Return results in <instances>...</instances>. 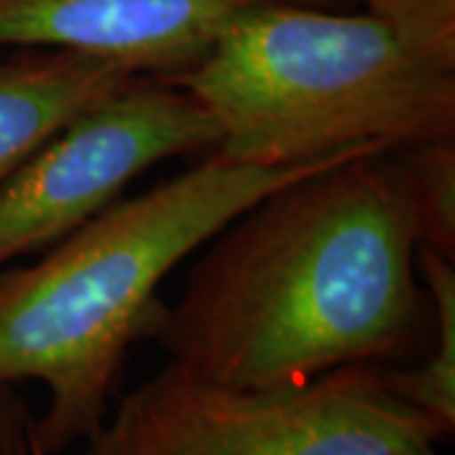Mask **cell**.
Returning a JSON list of instances; mask_svg holds the SVG:
<instances>
[{
    "mask_svg": "<svg viewBox=\"0 0 455 455\" xmlns=\"http://www.w3.org/2000/svg\"><path fill=\"white\" fill-rule=\"evenodd\" d=\"M418 223L395 152L296 178L203 245L152 339L212 382L271 390L352 367H405L433 344Z\"/></svg>",
    "mask_w": 455,
    "mask_h": 455,
    "instance_id": "cell-1",
    "label": "cell"
},
{
    "mask_svg": "<svg viewBox=\"0 0 455 455\" xmlns=\"http://www.w3.org/2000/svg\"><path fill=\"white\" fill-rule=\"evenodd\" d=\"M372 155V152H370ZM230 163L208 152L71 230L23 268H0V387L41 382L49 410L33 423L44 453L82 445L107 420L132 347L152 339L160 286L256 200L319 167Z\"/></svg>",
    "mask_w": 455,
    "mask_h": 455,
    "instance_id": "cell-2",
    "label": "cell"
},
{
    "mask_svg": "<svg viewBox=\"0 0 455 455\" xmlns=\"http://www.w3.org/2000/svg\"><path fill=\"white\" fill-rule=\"evenodd\" d=\"M167 82L208 109L212 152L230 163L293 167L455 137V59L370 11L260 5Z\"/></svg>",
    "mask_w": 455,
    "mask_h": 455,
    "instance_id": "cell-3",
    "label": "cell"
},
{
    "mask_svg": "<svg viewBox=\"0 0 455 455\" xmlns=\"http://www.w3.org/2000/svg\"><path fill=\"white\" fill-rule=\"evenodd\" d=\"M448 435L377 364L243 390L167 362L116 397L76 455H443Z\"/></svg>",
    "mask_w": 455,
    "mask_h": 455,
    "instance_id": "cell-4",
    "label": "cell"
},
{
    "mask_svg": "<svg viewBox=\"0 0 455 455\" xmlns=\"http://www.w3.org/2000/svg\"><path fill=\"white\" fill-rule=\"evenodd\" d=\"M220 132L188 89L140 79L71 124L0 185V268L46 251L157 163L212 152Z\"/></svg>",
    "mask_w": 455,
    "mask_h": 455,
    "instance_id": "cell-5",
    "label": "cell"
},
{
    "mask_svg": "<svg viewBox=\"0 0 455 455\" xmlns=\"http://www.w3.org/2000/svg\"><path fill=\"white\" fill-rule=\"evenodd\" d=\"M271 3L339 0H0V51H71L170 79L197 64L230 23Z\"/></svg>",
    "mask_w": 455,
    "mask_h": 455,
    "instance_id": "cell-6",
    "label": "cell"
},
{
    "mask_svg": "<svg viewBox=\"0 0 455 455\" xmlns=\"http://www.w3.org/2000/svg\"><path fill=\"white\" fill-rule=\"evenodd\" d=\"M140 79L147 76L71 51L0 56V185L66 124Z\"/></svg>",
    "mask_w": 455,
    "mask_h": 455,
    "instance_id": "cell-7",
    "label": "cell"
},
{
    "mask_svg": "<svg viewBox=\"0 0 455 455\" xmlns=\"http://www.w3.org/2000/svg\"><path fill=\"white\" fill-rule=\"evenodd\" d=\"M418 268L433 311V344L418 364L382 367L397 397L455 430V266L435 248L418 245Z\"/></svg>",
    "mask_w": 455,
    "mask_h": 455,
    "instance_id": "cell-8",
    "label": "cell"
},
{
    "mask_svg": "<svg viewBox=\"0 0 455 455\" xmlns=\"http://www.w3.org/2000/svg\"><path fill=\"white\" fill-rule=\"evenodd\" d=\"M420 245L455 256V137L395 152Z\"/></svg>",
    "mask_w": 455,
    "mask_h": 455,
    "instance_id": "cell-9",
    "label": "cell"
},
{
    "mask_svg": "<svg viewBox=\"0 0 455 455\" xmlns=\"http://www.w3.org/2000/svg\"><path fill=\"white\" fill-rule=\"evenodd\" d=\"M370 13L387 18L425 49L455 59V0H359Z\"/></svg>",
    "mask_w": 455,
    "mask_h": 455,
    "instance_id": "cell-10",
    "label": "cell"
},
{
    "mask_svg": "<svg viewBox=\"0 0 455 455\" xmlns=\"http://www.w3.org/2000/svg\"><path fill=\"white\" fill-rule=\"evenodd\" d=\"M33 420L26 403L11 387H0V455H26L33 440Z\"/></svg>",
    "mask_w": 455,
    "mask_h": 455,
    "instance_id": "cell-11",
    "label": "cell"
},
{
    "mask_svg": "<svg viewBox=\"0 0 455 455\" xmlns=\"http://www.w3.org/2000/svg\"><path fill=\"white\" fill-rule=\"evenodd\" d=\"M26 455H49V453H44V448L38 445V440H36V435H33L31 448H28V453H26Z\"/></svg>",
    "mask_w": 455,
    "mask_h": 455,
    "instance_id": "cell-12",
    "label": "cell"
}]
</instances>
